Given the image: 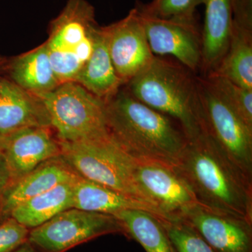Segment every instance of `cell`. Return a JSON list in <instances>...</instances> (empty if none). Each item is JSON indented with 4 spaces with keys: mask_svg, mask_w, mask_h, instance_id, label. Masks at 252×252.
<instances>
[{
    "mask_svg": "<svg viewBox=\"0 0 252 252\" xmlns=\"http://www.w3.org/2000/svg\"><path fill=\"white\" fill-rule=\"evenodd\" d=\"M111 138L137 161L175 166L189 140L176 121L121 89L105 103Z\"/></svg>",
    "mask_w": 252,
    "mask_h": 252,
    "instance_id": "1",
    "label": "cell"
},
{
    "mask_svg": "<svg viewBox=\"0 0 252 252\" xmlns=\"http://www.w3.org/2000/svg\"><path fill=\"white\" fill-rule=\"evenodd\" d=\"M174 167L199 205L252 222V180L208 136L189 140Z\"/></svg>",
    "mask_w": 252,
    "mask_h": 252,
    "instance_id": "2",
    "label": "cell"
},
{
    "mask_svg": "<svg viewBox=\"0 0 252 252\" xmlns=\"http://www.w3.org/2000/svg\"><path fill=\"white\" fill-rule=\"evenodd\" d=\"M197 77L176 60L155 56L126 89L135 98L176 121L188 140H193L203 134Z\"/></svg>",
    "mask_w": 252,
    "mask_h": 252,
    "instance_id": "3",
    "label": "cell"
},
{
    "mask_svg": "<svg viewBox=\"0 0 252 252\" xmlns=\"http://www.w3.org/2000/svg\"><path fill=\"white\" fill-rule=\"evenodd\" d=\"M98 28L94 6L86 0H68L51 21L44 44L60 84L76 82L92 54Z\"/></svg>",
    "mask_w": 252,
    "mask_h": 252,
    "instance_id": "4",
    "label": "cell"
},
{
    "mask_svg": "<svg viewBox=\"0 0 252 252\" xmlns=\"http://www.w3.org/2000/svg\"><path fill=\"white\" fill-rule=\"evenodd\" d=\"M59 144L60 157L77 175L154 207L136 184L135 160L109 135L94 140Z\"/></svg>",
    "mask_w": 252,
    "mask_h": 252,
    "instance_id": "5",
    "label": "cell"
},
{
    "mask_svg": "<svg viewBox=\"0 0 252 252\" xmlns=\"http://www.w3.org/2000/svg\"><path fill=\"white\" fill-rule=\"evenodd\" d=\"M37 97L45 106L59 142H81L109 135L105 102L79 83H63Z\"/></svg>",
    "mask_w": 252,
    "mask_h": 252,
    "instance_id": "6",
    "label": "cell"
},
{
    "mask_svg": "<svg viewBox=\"0 0 252 252\" xmlns=\"http://www.w3.org/2000/svg\"><path fill=\"white\" fill-rule=\"evenodd\" d=\"M203 133L208 136L247 177L252 180V129L206 77L198 75Z\"/></svg>",
    "mask_w": 252,
    "mask_h": 252,
    "instance_id": "7",
    "label": "cell"
},
{
    "mask_svg": "<svg viewBox=\"0 0 252 252\" xmlns=\"http://www.w3.org/2000/svg\"><path fill=\"white\" fill-rule=\"evenodd\" d=\"M122 233L114 215L70 208L30 230L28 241L41 252H65L102 235Z\"/></svg>",
    "mask_w": 252,
    "mask_h": 252,
    "instance_id": "8",
    "label": "cell"
},
{
    "mask_svg": "<svg viewBox=\"0 0 252 252\" xmlns=\"http://www.w3.org/2000/svg\"><path fill=\"white\" fill-rule=\"evenodd\" d=\"M139 13L154 56H172L198 74L202 63V31L196 17L165 19Z\"/></svg>",
    "mask_w": 252,
    "mask_h": 252,
    "instance_id": "9",
    "label": "cell"
},
{
    "mask_svg": "<svg viewBox=\"0 0 252 252\" xmlns=\"http://www.w3.org/2000/svg\"><path fill=\"white\" fill-rule=\"evenodd\" d=\"M133 175L138 188L163 219L180 218L189 209L198 204L174 166L135 160Z\"/></svg>",
    "mask_w": 252,
    "mask_h": 252,
    "instance_id": "10",
    "label": "cell"
},
{
    "mask_svg": "<svg viewBox=\"0 0 252 252\" xmlns=\"http://www.w3.org/2000/svg\"><path fill=\"white\" fill-rule=\"evenodd\" d=\"M104 28L113 65L126 85L148 67L156 56L149 46L140 13L133 8L125 18Z\"/></svg>",
    "mask_w": 252,
    "mask_h": 252,
    "instance_id": "11",
    "label": "cell"
},
{
    "mask_svg": "<svg viewBox=\"0 0 252 252\" xmlns=\"http://www.w3.org/2000/svg\"><path fill=\"white\" fill-rule=\"evenodd\" d=\"M181 219L190 223L215 252H252V222L196 204Z\"/></svg>",
    "mask_w": 252,
    "mask_h": 252,
    "instance_id": "12",
    "label": "cell"
},
{
    "mask_svg": "<svg viewBox=\"0 0 252 252\" xmlns=\"http://www.w3.org/2000/svg\"><path fill=\"white\" fill-rule=\"evenodd\" d=\"M50 127H31L4 136L1 149L9 166L11 184L50 159L61 156L59 141Z\"/></svg>",
    "mask_w": 252,
    "mask_h": 252,
    "instance_id": "13",
    "label": "cell"
},
{
    "mask_svg": "<svg viewBox=\"0 0 252 252\" xmlns=\"http://www.w3.org/2000/svg\"><path fill=\"white\" fill-rule=\"evenodd\" d=\"M77 176L61 157L43 162L11 184L0 197V222L9 218L11 212L21 204L56 186L73 182Z\"/></svg>",
    "mask_w": 252,
    "mask_h": 252,
    "instance_id": "14",
    "label": "cell"
},
{
    "mask_svg": "<svg viewBox=\"0 0 252 252\" xmlns=\"http://www.w3.org/2000/svg\"><path fill=\"white\" fill-rule=\"evenodd\" d=\"M31 127H51L49 114L39 97L9 79L0 84V135Z\"/></svg>",
    "mask_w": 252,
    "mask_h": 252,
    "instance_id": "15",
    "label": "cell"
},
{
    "mask_svg": "<svg viewBox=\"0 0 252 252\" xmlns=\"http://www.w3.org/2000/svg\"><path fill=\"white\" fill-rule=\"evenodd\" d=\"M200 75H210L223 59L231 35L233 0H204Z\"/></svg>",
    "mask_w": 252,
    "mask_h": 252,
    "instance_id": "16",
    "label": "cell"
},
{
    "mask_svg": "<svg viewBox=\"0 0 252 252\" xmlns=\"http://www.w3.org/2000/svg\"><path fill=\"white\" fill-rule=\"evenodd\" d=\"M73 208L112 215L125 210H142L163 219L155 207L79 175L73 182Z\"/></svg>",
    "mask_w": 252,
    "mask_h": 252,
    "instance_id": "17",
    "label": "cell"
},
{
    "mask_svg": "<svg viewBox=\"0 0 252 252\" xmlns=\"http://www.w3.org/2000/svg\"><path fill=\"white\" fill-rule=\"evenodd\" d=\"M76 82L105 103L124 86L113 65L104 27L97 28L92 54Z\"/></svg>",
    "mask_w": 252,
    "mask_h": 252,
    "instance_id": "18",
    "label": "cell"
},
{
    "mask_svg": "<svg viewBox=\"0 0 252 252\" xmlns=\"http://www.w3.org/2000/svg\"><path fill=\"white\" fill-rule=\"evenodd\" d=\"M10 80L25 91L38 96L60 85L45 44L5 63Z\"/></svg>",
    "mask_w": 252,
    "mask_h": 252,
    "instance_id": "19",
    "label": "cell"
},
{
    "mask_svg": "<svg viewBox=\"0 0 252 252\" xmlns=\"http://www.w3.org/2000/svg\"><path fill=\"white\" fill-rule=\"evenodd\" d=\"M73 182L61 184L30 199L16 207L10 217L29 230L44 224L61 212L73 208Z\"/></svg>",
    "mask_w": 252,
    "mask_h": 252,
    "instance_id": "20",
    "label": "cell"
},
{
    "mask_svg": "<svg viewBox=\"0 0 252 252\" xmlns=\"http://www.w3.org/2000/svg\"><path fill=\"white\" fill-rule=\"evenodd\" d=\"M127 238L135 240L146 252H177L159 219L142 210H125L114 214Z\"/></svg>",
    "mask_w": 252,
    "mask_h": 252,
    "instance_id": "21",
    "label": "cell"
},
{
    "mask_svg": "<svg viewBox=\"0 0 252 252\" xmlns=\"http://www.w3.org/2000/svg\"><path fill=\"white\" fill-rule=\"evenodd\" d=\"M210 75L226 78L242 87L252 90V31L232 28L226 54Z\"/></svg>",
    "mask_w": 252,
    "mask_h": 252,
    "instance_id": "22",
    "label": "cell"
},
{
    "mask_svg": "<svg viewBox=\"0 0 252 252\" xmlns=\"http://www.w3.org/2000/svg\"><path fill=\"white\" fill-rule=\"evenodd\" d=\"M159 220L177 252H215L198 230L182 219Z\"/></svg>",
    "mask_w": 252,
    "mask_h": 252,
    "instance_id": "23",
    "label": "cell"
},
{
    "mask_svg": "<svg viewBox=\"0 0 252 252\" xmlns=\"http://www.w3.org/2000/svg\"><path fill=\"white\" fill-rule=\"evenodd\" d=\"M204 77L207 78L244 123L252 129V90L242 87L220 76Z\"/></svg>",
    "mask_w": 252,
    "mask_h": 252,
    "instance_id": "24",
    "label": "cell"
},
{
    "mask_svg": "<svg viewBox=\"0 0 252 252\" xmlns=\"http://www.w3.org/2000/svg\"><path fill=\"white\" fill-rule=\"evenodd\" d=\"M204 0H152L147 4L138 2L135 7L142 14L160 18L195 17V11Z\"/></svg>",
    "mask_w": 252,
    "mask_h": 252,
    "instance_id": "25",
    "label": "cell"
},
{
    "mask_svg": "<svg viewBox=\"0 0 252 252\" xmlns=\"http://www.w3.org/2000/svg\"><path fill=\"white\" fill-rule=\"evenodd\" d=\"M30 230L12 217L0 222V252H13L28 241Z\"/></svg>",
    "mask_w": 252,
    "mask_h": 252,
    "instance_id": "26",
    "label": "cell"
},
{
    "mask_svg": "<svg viewBox=\"0 0 252 252\" xmlns=\"http://www.w3.org/2000/svg\"><path fill=\"white\" fill-rule=\"evenodd\" d=\"M11 177L7 162L2 151L0 149V197L11 185Z\"/></svg>",
    "mask_w": 252,
    "mask_h": 252,
    "instance_id": "27",
    "label": "cell"
},
{
    "mask_svg": "<svg viewBox=\"0 0 252 252\" xmlns=\"http://www.w3.org/2000/svg\"><path fill=\"white\" fill-rule=\"evenodd\" d=\"M41 252L37 250V249L34 248L33 245H32L29 242H26L24 244L19 247V248L16 249L14 252Z\"/></svg>",
    "mask_w": 252,
    "mask_h": 252,
    "instance_id": "28",
    "label": "cell"
},
{
    "mask_svg": "<svg viewBox=\"0 0 252 252\" xmlns=\"http://www.w3.org/2000/svg\"><path fill=\"white\" fill-rule=\"evenodd\" d=\"M6 62V60H5L4 58L1 57V56H0V84H1V80H2L3 79L1 76V71L4 69V64Z\"/></svg>",
    "mask_w": 252,
    "mask_h": 252,
    "instance_id": "29",
    "label": "cell"
},
{
    "mask_svg": "<svg viewBox=\"0 0 252 252\" xmlns=\"http://www.w3.org/2000/svg\"><path fill=\"white\" fill-rule=\"evenodd\" d=\"M4 142V136L0 135V149H2Z\"/></svg>",
    "mask_w": 252,
    "mask_h": 252,
    "instance_id": "30",
    "label": "cell"
}]
</instances>
